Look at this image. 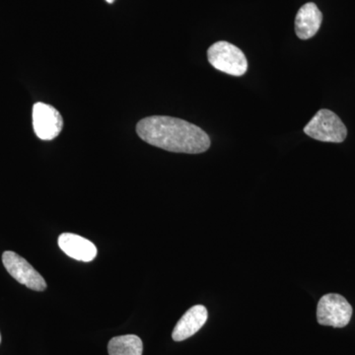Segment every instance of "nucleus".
I'll return each mask as SVG.
<instances>
[{
    "label": "nucleus",
    "instance_id": "obj_7",
    "mask_svg": "<svg viewBox=\"0 0 355 355\" xmlns=\"http://www.w3.org/2000/svg\"><path fill=\"white\" fill-rule=\"evenodd\" d=\"M209 313L202 305L190 308L178 322L173 330L172 338L175 342H183L197 334L207 323Z\"/></svg>",
    "mask_w": 355,
    "mask_h": 355
},
{
    "label": "nucleus",
    "instance_id": "obj_5",
    "mask_svg": "<svg viewBox=\"0 0 355 355\" xmlns=\"http://www.w3.org/2000/svg\"><path fill=\"white\" fill-rule=\"evenodd\" d=\"M2 263L9 275L23 286L35 291H44L46 288L44 277L19 254L12 251L4 252Z\"/></svg>",
    "mask_w": 355,
    "mask_h": 355
},
{
    "label": "nucleus",
    "instance_id": "obj_11",
    "mask_svg": "<svg viewBox=\"0 0 355 355\" xmlns=\"http://www.w3.org/2000/svg\"><path fill=\"white\" fill-rule=\"evenodd\" d=\"M106 1L108 2V3H113L114 0H106Z\"/></svg>",
    "mask_w": 355,
    "mask_h": 355
},
{
    "label": "nucleus",
    "instance_id": "obj_2",
    "mask_svg": "<svg viewBox=\"0 0 355 355\" xmlns=\"http://www.w3.org/2000/svg\"><path fill=\"white\" fill-rule=\"evenodd\" d=\"M209 64L219 70L232 76H242L247 72L246 55L234 44L220 41L211 44L207 51Z\"/></svg>",
    "mask_w": 355,
    "mask_h": 355
},
{
    "label": "nucleus",
    "instance_id": "obj_4",
    "mask_svg": "<svg viewBox=\"0 0 355 355\" xmlns=\"http://www.w3.org/2000/svg\"><path fill=\"white\" fill-rule=\"evenodd\" d=\"M352 316V305L340 294H326L318 303L317 320L322 326L345 328Z\"/></svg>",
    "mask_w": 355,
    "mask_h": 355
},
{
    "label": "nucleus",
    "instance_id": "obj_3",
    "mask_svg": "<svg viewBox=\"0 0 355 355\" xmlns=\"http://www.w3.org/2000/svg\"><path fill=\"white\" fill-rule=\"evenodd\" d=\"M308 137L323 142L340 144L347 139V130L338 114L328 109H322L305 125Z\"/></svg>",
    "mask_w": 355,
    "mask_h": 355
},
{
    "label": "nucleus",
    "instance_id": "obj_8",
    "mask_svg": "<svg viewBox=\"0 0 355 355\" xmlns=\"http://www.w3.org/2000/svg\"><path fill=\"white\" fill-rule=\"evenodd\" d=\"M58 246L64 254L76 261L88 263L97 256V248L92 242L73 233H62L58 237Z\"/></svg>",
    "mask_w": 355,
    "mask_h": 355
},
{
    "label": "nucleus",
    "instance_id": "obj_10",
    "mask_svg": "<svg viewBox=\"0 0 355 355\" xmlns=\"http://www.w3.org/2000/svg\"><path fill=\"white\" fill-rule=\"evenodd\" d=\"M109 355H142L144 343L135 335L114 336L108 343Z\"/></svg>",
    "mask_w": 355,
    "mask_h": 355
},
{
    "label": "nucleus",
    "instance_id": "obj_6",
    "mask_svg": "<svg viewBox=\"0 0 355 355\" xmlns=\"http://www.w3.org/2000/svg\"><path fill=\"white\" fill-rule=\"evenodd\" d=\"M33 128L40 139L48 141L62 132L64 120L55 107L39 102L33 107Z\"/></svg>",
    "mask_w": 355,
    "mask_h": 355
},
{
    "label": "nucleus",
    "instance_id": "obj_9",
    "mask_svg": "<svg viewBox=\"0 0 355 355\" xmlns=\"http://www.w3.org/2000/svg\"><path fill=\"white\" fill-rule=\"evenodd\" d=\"M323 21V14L313 2L306 3L299 9L295 18V33L299 39L308 40L319 31Z\"/></svg>",
    "mask_w": 355,
    "mask_h": 355
},
{
    "label": "nucleus",
    "instance_id": "obj_12",
    "mask_svg": "<svg viewBox=\"0 0 355 355\" xmlns=\"http://www.w3.org/2000/svg\"><path fill=\"white\" fill-rule=\"evenodd\" d=\"M0 343H1V336H0Z\"/></svg>",
    "mask_w": 355,
    "mask_h": 355
},
{
    "label": "nucleus",
    "instance_id": "obj_1",
    "mask_svg": "<svg viewBox=\"0 0 355 355\" xmlns=\"http://www.w3.org/2000/svg\"><path fill=\"white\" fill-rule=\"evenodd\" d=\"M137 132L144 141L170 153L200 154L210 147L205 130L173 116H147L137 123Z\"/></svg>",
    "mask_w": 355,
    "mask_h": 355
}]
</instances>
